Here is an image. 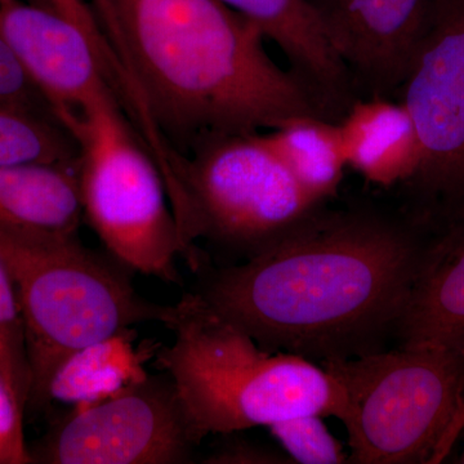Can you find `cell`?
Masks as SVG:
<instances>
[{"label":"cell","instance_id":"18","mask_svg":"<svg viewBox=\"0 0 464 464\" xmlns=\"http://www.w3.org/2000/svg\"><path fill=\"white\" fill-rule=\"evenodd\" d=\"M78 159V143L53 115L0 103V167Z\"/></svg>","mask_w":464,"mask_h":464},{"label":"cell","instance_id":"3","mask_svg":"<svg viewBox=\"0 0 464 464\" xmlns=\"http://www.w3.org/2000/svg\"><path fill=\"white\" fill-rule=\"evenodd\" d=\"M166 326L173 343L158 344L152 360L172 380L201 440L295 415L346 418V391L324 366L258 346L197 292L182 295Z\"/></svg>","mask_w":464,"mask_h":464},{"label":"cell","instance_id":"11","mask_svg":"<svg viewBox=\"0 0 464 464\" xmlns=\"http://www.w3.org/2000/svg\"><path fill=\"white\" fill-rule=\"evenodd\" d=\"M0 38L67 132L93 103L116 94L90 38L50 8L0 0Z\"/></svg>","mask_w":464,"mask_h":464},{"label":"cell","instance_id":"9","mask_svg":"<svg viewBox=\"0 0 464 464\" xmlns=\"http://www.w3.org/2000/svg\"><path fill=\"white\" fill-rule=\"evenodd\" d=\"M201 441L172 380L160 372L75 406L29 451L33 464H188Z\"/></svg>","mask_w":464,"mask_h":464},{"label":"cell","instance_id":"22","mask_svg":"<svg viewBox=\"0 0 464 464\" xmlns=\"http://www.w3.org/2000/svg\"><path fill=\"white\" fill-rule=\"evenodd\" d=\"M23 420L24 409L0 374V464H33Z\"/></svg>","mask_w":464,"mask_h":464},{"label":"cell","instance_id":"24","mask_svg":"<svg viewBox=\"0 0 464 464\" xmlns=\"http://www.w3.org/2000/svg\"><path fill=\"white\" fill-rule=\"evenodd\" d=\"M213 464H289L285 454L246 440H230L222 442L203 460Z\"/></svg>","mask_w":464,"mask_h":464},{"label":"cell","instance_id":"6","mask_svg":"<svg viewBox=\"0 0 464 464\" xmlns=\"http://www.w3.org/2000/svg\"><path fill=\"white\" fill-rule=\"evenodd\" d=\"M320 365L346 391L351 463L439 462L464 424V351L399 347Z\"/></svg>","mask_w":464,"mask_h":464},{"label":"cell","instance_id":"16","mask_svg":"<svg viewBox=\"0 0 464 464\" xmlns=\"http://www.w3.org/2000/svg\"><path fill=\"white\" fill-rule=\"evenodd\" d=\"M158 344L136 346L133 328L79 350L52 377L47 405L75 406L110 398L148 375L145 364L154 359Z\"/></svg>","mask_w":464,"mask_h":464},{"label":"cell","instance_id":"10","mask_svg":"<svg viewBox=\"0 0 464 464\" xmlns=\"http://www.w3.org/2000/svg\"><path fill=\"white\" fill-rule=\"evenodd\" d=\"M362 97L399 93L438 0H306Z\"/></svg>","mask_w":464,"mask_h":464},{"label":"cell","instance_id":"15","mask_svg":"<svg viewBox=\"0 0 464 464\" xmlns=\"http://www.w3.org/2000/svg\"><path fill=\"white\" fill-rule=\"evenodd\" d=\"M347 167L381 188L404 186L420 166L417 128L401 101L360 97L340 121Z\"/></svg>","mask_w":464,"mask_h":464},{"label":"cell","instance_id":"14","mask_svg":"<svg viewBox=\"0 0 464 464\" xmlns=\"http://www.w3.org/2000/svg\"><path fill=\"white\" fill-rule=\"evenodd\" d=\"M83 217L79 159L0 167V234L74 237Z\"/></svg>","mask_w":464,"mask_h":464},{"label":"cell","instance_id":"25","mask_svg":"<svg viewBox=\"0 0 464 464\" xmlns=\"http://www.w3.org/2000/svg\"><path fill=\"white\" fill-rule=\"evenodd\" d=\"M92 5H93L94 12H96L97 17H99L101 27H102L106 38H108L110 44L112 45L114 21H112V12L111 5H110V0H92Z\"/></svg>","mask_w":464,"mask_h":464},{"label":"cell","instance_id":"26","mask_svg":"<svg viewBox=\"0 0 464 464\" xmlns=\"http://www.w3.org/2000/svg\"><path fill=\"white\" fill-rule=\"evenodd\" d=\"M458 462L464 464V449H463V451H462V456L459 457V460H458Z\"/></svg>","mask_w":464,"mask_h":464},{"label":"cell","instance_id":"8","mask_svg":"<svg viewBox=\"0 0 464 464\" xmlns=\"http://www.w3.org/2000/svg\"><path fill=\"white\" fill-rule=\"evenodd\" d=\"M399 93L422 149L404 207L441 227L464 216V0H438Z\"/></svg>","mask_w":464,"mask_h":464},{"label":"cell","instance_id":"17","mask_svg":"<svg viewBox=\"0 0 464 464\" xmlns=\"http://www.w3.org/2000/svg\"><path fill=\"white\" fill-rule=\"evenodd\" d=\"M262 137L311 199L325 204L337 197L347 167L338 121L295 116Z\"/></svg>","mask_w":464,"mask_h":464},{"label":"cell","instance_id":"12","mask_svg":"<svg viewBox=\"0 0 464 464\" xmlns=\"http://www.w3.org/2000/svg\"><path fill=\"white\" fill-rule=\"evenodd\" d=\"M258 27L289 60L290 72L338 121L357 97L353 79L306 0H219Z\"/></svg>","mask_w":464,"mask_h":464},{"label":"cell","instance_id":"20","mask_svg":"<svg viewBox=\"0 0 464 464\" xmlns=\"http://www.w3.org/2000/svg\"><path fill=\"white\" fill-rule=\"evenodd\" d=\"M322 415L302 414L268 426L293 463L342 464L350 462L343 447L329 431Z\"/></svg>","mask_w":464,"mask_h":464},{"label":"cell","instance_id":"23","mask_svg":"<svg viewBox=\"0 0 464 464\" xmlns=\"http://www.w3.org/2000/svg\"><path fill=\"white\" fill-rule=\"evenodd\" d=\"M0 103L52 114L41 92L0 38Z\"/></svg>","mask_w":464,"mask_h":464},{"label":"cell","instance_id":"7","mask_svg":"<svg viewBox=\"0 0 464 464\" xmlns=\"http://www.w3.org/2000/svg\"><path fill=\"white\" fill-rule=\"evenodd\" d=\"M70 134L79 146L84 217L110 257L161 282H181L188 261L163 176L116 94L91 106Z\"/></svg>","mask_w":464,"mask_h":464},{"label":"cell","instance_id":"21","mask_svg":"<svg viewBox=\"0 0 464 464\" xmlns=\"http://www.w3.org/2000/svg\"><path fill=\"white\" fill-rule=\"evenodd\" d=\"M30 2L57 12L58 14L78 26L96 48L97 53L108 72L110 81L112 83L124 81V67L121 66V61L112 51L90 0H30Z\"/></svg>","mask_w":464,"mask_h":464},{"label":"cell","instance_id":"2","mask_svg":"<svg viewBox=\"0 0 464 464\" xmlns=\"http://www.w3.org/2000/svg\"><path fill=\"white\" fill-rule=\"evenodd\" d=\"M110 5L116 56L176 154L212 137L275 130L295 116L329 119L313 91L268 56L258 27L219 0Z\"/></svg>","mask_w":464,"mask_h":464},{"label":"cell","instance_id":"13","mask_svg":"<svg viewBox=\"0 0 464 464\" xmlns=\"http://www.w3.org/2000/svg\"><path fill=\"white\" fill-rule=\"evenodd\" d=\"M395 338L399 347L464 351V216L436 228Z\"/></svg>","mask_w":464,"mask_h":464},{"label":"cell","instance_id":"1","mask_svg":"<svg viewBox=\"0 0 464 464\" xmlns=\"http://www.w3.org/2000/svg\"><path fill=\"white\" fill-rule=\"evenodd\" d=\"M435 231L405 207L324 204L246 264L207 274L197 293L270 353L373 355L396 337Z\"/></svg>","mask_w":464,"mask_h":464},{"label":"cell","instance_id":"4","mask_svg":"<svg viewBox=\"0 0 464 464\" xmlns=\"http://www.w3.org/2000/svg\"><path fill=\"white\" fill-rule=\"evenodd\" d=\"M23 319L30 371L27 408L47 406L52 377L82 348L145 323L164 326L172 306L143 298L127 268L74 237L0 234Z\"/></svg>","mask_w":464,"mask_h":464},{"label":"cell","instance_id":"19","mask_svg":"<svg viewBox=\"0 0 464 464\" xmlns=\"http://www.w3.org/2000/svg\"><path fill=\"white\" fill-rule=\"evenodd\" d=\"M0 374L5 378L18 404L26 411L30 396V371L27 362L23 319L5 259L0 256Z\"/></svg>","mask_w":464,"mask_h":464},{"label":"cell","instance_id":"5","mask_svg":"<svg viewBox=\"0 0 464 464\" xmlns=\"http://www.w3.org/2000/svg\"><path fill=\"white\" fill-rule=\"evenodd\" d=\"M164 185L194 271L203 267L195 246L200 237L249 259L324 206L308 197L261 132L212 137L174 155Z\"/></svg>","mask_w":464,"mask_h":464}]
</instances>
